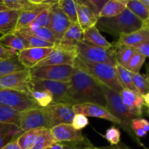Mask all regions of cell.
<instances>
[{
  "label": "cell",
  "instance_id": "1",
  "mask_svg": "<svg viewBox=\"0 0 149 149\" xmlns=\"http://www.w3.org/2000/svg\"><path fill=\"white\" fill-rule=\"evenodd\" d=\"M63 103L75 106L95 103L106 107V100L100 82L87 73L75 68L69 81Z\"/></svg>",
  "mask_w": 149,
  "mask_h": 149
},
{
  "label": "cell",
  "instance_id": "2",
  "mask_svg": "<svg viewBox=\"0 0 149 149\" xmlns=\"http://www.w3.org/2000/svg\"><path fill=\"white\" fill-rule=\"evenodd\" d=\"M143 22L128 9L120 15L112 17H100L96 23L99 31L120 37L122 35L140 30L143 27Z\"/></svg>",
  "mask_w": 149,
  "mask_h": 149
},
{
  "label": "cell",
  "instance_id": "3",
  "mask_svg": "<svg viewBox=\"0 0 149 149\" xmlns=\"http://www.w3.org/2000/svg\"><path fill=\"white\" fill-rule=\"evenodd\" d=\"M74 67L87 73L98 82L110 87L116 93H120L124 89L118 79L116 65L91 63L77 56L74 61Z\"/></svg>",
  "mask_w": 149,
  "mask_h": 149
},
{
  "label": "cell",
  "instance_id": "4",
  "mask_svg": "<svg viewBox=\"0 0 149 149\" xmlns=\"http://www.w3.org/2000/svg\"><path fill=\"white\" fill-rule=\"evenodd\" d=\"M100 84H101L102 90H103L105 97H106V109L113 116L117 118L120 121V126L125 132H127V134L132 138V139L138 143L141 146H144L143 144L141 142L139 138L135 136L131 129L132 120L135 118H137V116L132 112H131V111L124 104L119 93H116L110 87H107L101 83Z\"/></svg>",
  "mask_w": 149,
  "mask_h": 149
},
{
  "label": "cell",
  "instance_id": "5",
  "mask_svg": "<svg viewBox=\"0 0 149 149\" xmlns=\"http://www.w3.org/2000/svg\"><path fill=\"white\" fill-rule=\"evenodd\" d=\"M0 104L9 106L20 113L41 108L27 93L10 89H0Z\"/></svg>",
  "mask_w": 149,
  "mask_h": 149
},
{
  "label": "cell",
  "instance_id": "6",
  "mask_svg": "<svg viewBox=\"0 0 149 149\" xmlns=\"http://www.w3.org/2000/svg\"><path fill=\"white\" fill-rule=\"evenodd\" d=\"M75 67L68 65H46L31 68V78L42 80L68 82L74 74Z\"/></svg>",
  "mask_w": 149,
  "mask_h": 149
},
{
  "label": "cell",
  "instance_id": "7",
  "mask_svg": "<svg viewBox=\"0 0 149 149\" xmlns=\"http://www.w3.org/2000/svg\"><path fill=\"white\" fill-rule=\"evenodd\" d=\"M76 52L77 56L91 63H108L114 66L116 65L112 48L106 50L94 46L82 39L77 46Z\"/></svg>",
  "mask_w": 149,
  "mask_h": 149
},
{
  "label": "cell",
  "instance_id": "8",
  "mask_svg": "<svg viewBox=\"0 0 149 149\" xmlns=\"http://www.w3.org/2000/svg\"><path fill=\"white\" fill-rule=\"evenodd\" d=\"M20 128L23 132L37 128L50 130L47 109L38 108L21 113Z\"/></svg>",
  "mask_w": 149,
  "mask_h": 149
},
{
  "label": "cell",
  "instance_id": "9",
  "mask_svg": "<svg viewBox=\"0 0 149 149\" xmlns=\"http://www.w3.org/2000/svg\"><path fill=\"white\" fill-rule=\"evenodd\" d=\"M30 70L26 68L23 71L0 77V89L15 90L29 94L32 90Z\"/></svg>",
  "mask_w": 149,
  "mask_h": 149
},
{
  "label": "cell",
  "instance_id": "10",
  "mask_svg": "<svg viewBox=\"0 0 149 149\" xmlns=\"http://www.w3.org/2000/svg\"><path fill=\"white\" fill-rule=\"evenodd\" d=\"M57 143L67 142L71 145H88L91 143L80 130L74 129L71 125H60L50 129Z\"/></svg>",
  "mask_w": 149,
  "mask_h": 149
},
{
  "label": "cell",
  "instance_id": "11",
  "mask_svg": "<svg viewBox=\"0 0 149 149\" xmlns=\"http://www.w3.org/2000/svg\"><path fill=\"white\" fill-rule=\"evenodd\" d=\"M31 86L33 90H47L50 92L55 103H63L64 98L69 86V81L63 82L31 78Z\"/></svg>",
  "mask_w": 149,
  "mask_h": 149
},
{
  "label": "cell",
  "instance_id": "12",
  "mask_svg": "<svg viewBox=\"0 0 149 149\" xmlns=\"http://www.w3.org/2000/svg\"><path fill=\"white\" fill-rule=\"evenodd\" d=\"M71 22L66 17L61 7L58 5V2L50 7V23L49 29L53 33L56 44H58L63 36L70 26Z\"/></svg>",
  "mask_w": 149,
  "mask_h": 149
},
{
  "label": "cell",
  "instance_id": "13",
  "mask_svg": "<svg viewBox=\"0 0 149 149\" xmlns=\"http://www.w3.org/2000/svg\"><path fill=\"white\" fill-rule=\"evenodd\" d=\"M49 113L50 129L60 125H71L75 116L73 106L66 103H55L47 108Z\"/></svg>",
  "mask_w": 149,
  "mask_h": 149
},
{
  "label": "cell",
  "instance_id": "14",
  "mask_svg": "<svg viewBox=\"0 0 149 149\" xmlns=\"http://www.w3.org/2000/svg\"><path fill=\"white\" fill-rule=\"evenodd\" d=\"M73 110L75 114H82L86 116L106 119L121 125V122L117 118L113 116L106 107L100 105L95 103H82L73 106Z\"/></svg>",
  "mask_w": 149,
  "mask_h": 149
},
{
  "label": "cell",
  "instance_id": "15",
  "mask_svg": "<svg viewBox=\"0 0 149 149\" xmlns=\"http://www.w3.org/2000/svg\"><path fill=\"white\" fill-rule=\"evenodd\" d=\"M53 48H26L17 53L20 62L28 69L33 68L45 60Z\"/></svg>",
  "mask_w": 149,
  "mask_h": 149
},
{
  "label": "cell",
  "instance_id": "16",
  "mask_svg": "<svg viewBox=\"0 0 149 149\" xmlns=\"http://www.w3.org/2000/svg\"><path fill=\"white\" fill-rule=\"evenodd\" d=\"M77 56L76 52L65 50L55 46L49 55L35 67L60 65H68L74 66V61Z\"/></svg>",
  "mask_w": 149,
  "mask_h": 149
},
{
  "label": "cell",
  "instance_id": "17",
  "mask_svg": "<svg viewBox=\"0 0 149 149\" xmlns=\"http://www.w3.org/2000/svg\"><path fill=\"white\" fill-rule=\"evenodd\" d=\"M32 4L30 7L18 11V19L16 25L15 31H19L22 28L31 23L41 13L46 9L52 7L46 4L44 1H33L31 0Z\"/></svg>",
  "mask_w": 149,
  "mask_h": 149
},
{
  "label": "cell",
  "instance_id": "18",
  "mask_svg": "<svg viewBox=\"0 0 149 149\" xmlns=\"http://www.w3.org/2000/svg\"><path fill=\"white\" fill-rule=\"evenodd\" d=\"M83 30L78 23H72L55 47L68 51L76 52L79 42L83 39Z\"/></svg>",
  "mask_w": 149,
  "mask_h": 149
},
{
  "label": "cell",
  "instance_id": "19",
  "mask_svg": "<svg viewBox=\"0 0 149 149\" xmlns=\"http://www.w3.org/2000/svg\"><path fill=\"white\" fill-rule=\"evenodd\" d=\"M76 3L78 23L83 31L92 26H96L98 18L95 15L88 0H77Z\"/></svg>",
  "mask_w": 149,
  "mask_h": 149
},
{
  "label": "cell",
  "instance_id": "20",
  "mask_svg": "<svg viewBox=\"0 0 149 149\" xmlns=\"http://www.w3.org/2000/svg\"><path fill=\"white\" fill-rule=\"evenodd\" d=\"M124 104L136 116L143 114V109L145 106L143 98L140 93L127 89H123L119 93Z\"/></svg>",
  "mask_w": 149,
  "mask_h": 149
},
{
  "label": "cell",
  "instance_id": "21",
  "mask_svg": "<svg viewBox=\"0 0 149 149\" xmlns=\"http://www.w3.org/2000/svg\"><path fill=\"white\" fill-rule=\"evenodd\" d=\"M83 40L94 46L103 48V49H110L112 48V44L108 42L106 38L100 33L96 26H92L83 32Z\"/></svg>",
  "mask_w": 149,
  "mask_h": 149
},
{
  "label": "cell",
  "instance_id": "22",
  "mask_svg": "<svg viewBox=\"0 0 149 149\" xmlns=\"http://www.w3.org/2000/svg\"><path fill=\"white\" fill-rule=\"evenodd\" d=\"M18 19V11L4 10L0 11V33L7 34L15 31Z\"/></svg>",
  "mask_w": 149,
  "mask_h": 149
},
{
  "label": "cell",
  "instance_id": "23",
  "mask_svg": "<svg viewBox=\"0 0 149 149\" xmlns=\"http://www.w3.org/2000/svg\"><path fill=\"white\" fill-rule=\"evenodd\" d=\"M23 133V130L16 125L0 123V149L17 140Z\"/></svg>",
  "mask_w": 149,
  "mask_h": 149
},
{
  "label": "cell",
  "instance_id": "24",
  "mask_svg": "<svg viewBox=\"0 0 149 149\" xmlns=\"http://www.w3.org/2000/svg\"><path fill=\"white\" fill-rule=\"evenodd\" d=\"M147 41H149V30L145 28H142L140 30L132 32L129 34L121 36L117 43L127 46L133 47Z\"/></svg>",
  "mask_w": 149,
  "mask_h": 149
},
{
  "label": "cell",
  "instance_id": "25",
  "mask_svg": "<svg viewBox=\"0 0 149 149\" xmlns=\"http://www.w3.org/2000/svg\"><path fill=\"white\" fill-rule=\"evenodd\" d=\"M112 50L116 64H119L124 68H126L135 52L132 47L122 45L117 42L112 45Z\"/></svg>",
  "mask_w": 149,
  "mask_h": 149
},
{
  "label": "cell",
  "instance_id": "26",
  "mask_svg": "<svg viewBox=\"0 0 149 149\" xmlns=\"http://www.w3.org/2000/svg\"><path fill=\"white\" fill-rule=\"evenodd\" d=\"M128 0H110L103 6L99 15L100 17H112L120 15L125 9Z\"/></svg>",
  "mask_w": 149,
  "mask_h": 149
},
{
  "label": "cell",
  "instance_id": "27",
  "mask_svg": "<svg viewBox=\"0 0 149 149\" xmlns=\"http://www.w3.org/2000/svg\"><path fill=\"white\" fill-rule=\"evenodd\" d=\"M17 31L30 35V36H35V37L38 38V39L50 42V43L54 44V45L56 44V41H55V37H54L53 33H52L49 28L39 27L32 29V28H29L28 26H25V27L22 28V29H20Z\"/></svg>",
  "mask_w": 149,
  "mask_h": 149
},
{
  "label": "cell",
  "instance_id": "28",
  "mask_svg": "<svg viewBox=\"0 0 149 149\" xmlns=\"http://www.w3.org/2000/svg\"><path fill=\"white\" fill-rule=\"evenodd\" d=\"M20 119L21 113L9 106L0 104V123L14 125L20 127Z\"/></svg>",
  "mask_w": 149,
  "mask_h": 149
},
{
  "label": "cell",
  "instance_id": "29",
  "mask_svg": "<svg viewBox=\"0 0 149 149\" xmlns=\"http://www.w3.org/2000/svg\"><path fill=\"white\" fill-rule=\"evenodd\" d=\"M46 129L37 128L25 132L17 139V145L20 149H31L35 143L39 135Z\"/></svg>",
  "mask_w": 149,
  "mask_h": 149
},
{
  "label": "cell",
  "instance_id": "30",
  "mask_svg": "<svg viewBox=\"0 0 149 149\" xmlns=\"http://www.w3.org/2000/svg\"><path fill=\"white\" fill-rule=\"evenodd\" d=\"M14 33L20 38L26 48H53L55 47L54 44L43 41L35 36H30L17 31H14Z\"/></svg>",
  "mask_w": 149,
  "mask_h": 149
},
{
  "label": "cell",
  "instance_id": "31",
  "mask_svg": "<svg viewBox=\"0 0 149 149\" xmlns=\"http://www.w3.org/2000/svg\"><path fill=\"white\" fill-rule=\"evenodd\" d=\"M0 45L17 52L26 49L20 38L18 37L14 32L2 35L0 37Z\"/></svg>",
  "mask_w": 149,
  "mask_h": 149
},
{
  "label": "cell",
  "instance_id": "32",
  "mask_svg": "<svg viewBox=\"0 0 149 149\" xmlns=\"http://www.w3.org/2000/svg\"><path fill=\"white\" fill-rule=\"evenodd\" d=\"M28 95H29L41 108H47L55 104L52 95L47 90H31Z\"/></svg>",
  "mask_w": 149,
  "mask_h": 149
},
{
  "label": "cell",
  "instance_id": "33",
  "mask_svg": "<svg viewBox=\"0 0 149 149\" xmlns=\"http://www.w3.org/2000/svg\"><path fill=\"white\" fill-rule=\"evenodd\" d=\"M24 69H26V68L20 62L17 57L13 59L0 60V77Z\"/></svg>",
  "mask_w": 149,
  "mask_h": 149
},
{
  "label": "cell",
  "instance_id": "34",
  "mask_svg": "<svg viewBox=\"0 0 149 149\" xmlns=\"http://www.w3.org/2000/svg\"><path fill=\"white\" fill-rule=\"evenodd\" d=\"M116 68L118 79H119V81L122 87L124 89H127V90H132V91L135 92V93H139L137 90L135 84H134L133 81H132V73L130 72L128 70H127L124 67L121 66L119 64H116Z\"/></svg>",
  "mask_w": 149,
  "mask_h": 149
},
{
  "label": "cell",
  "instance_id": "35",
  "mask_svg": "<svg viewBox=\"0 0 149 149\" xmlns=\"http://www.w3.org/2000/svg\"><path fill=\"white\" fill-rule=\"evenodd\" d=\"M127 9L132 12L135 16L146 22L149 19V10L141 0H130L127 4Z\"/></svg>",
  "mask_w": 149,
  "mask_h": 149
},
{
  "label": "cell",
  "instance_id": "36",
  "mask_svg": "<svg viewBox=\"0 0 149 149\" xmlns=\"http://www.w3.org/2000/svg\"><path fill=\"white\" fill-rule=\"evenodd\" d=\"M58 4L71 23H78L77 3L74 0H60Z\"/></svg>",
  "mask_w": 149,
  "mask_h": 149
},
{
  "label": "cell",
  "instance_id": "37",
  "mask_svg": "<svg viewBox=\"0 0 149 149\" xmlns=\"http://www.w3.org/2000/svg\"><path fill=\"white\" fill-rule=\"evenodd\" d=\"M57 143L50 130L46 129L40 135L31 149H46Z\"/></svg>",
  "mask_w": 149,
  "mask_h": 149
},
{
  "label": "cell",
  "instance_id": "38",
  "mask_svg": "<svg viewBox=\"0 0 149 149\" xmlns=\"http://www.w3.org/2000/svg\"><path fill=\"white\" fill-rule=\"evenodd\" d=\"M131 129L137 138H143L149 132V122L145 119L135 118L131 122Z\"/></svg>",
  "mask_w": 149,
  "mask_h": 149
},
{
  "label": "cell",
  "instance_id": "39",
  "mask_svg": "<svg viewBox=\"0 0 149 149\" xmlns=\"http://www.w3.org/2000/svg\"><path fill=\"white\" fill-rule=\"evenodd\" d=\"M146 58V57L135 50L132 58L130 60L129 63L125 68L128 70L130 72L138 74L140 73V70L141 69L143 65L145 63Z\"/></svg>",
  "mask_w": 149,
  "mask_h": 149
},
{
  "label": "cell",
  "instance_id": "40",
  "mask_svg": "<svg viewBox=\"0 0 149 149\" xmlns=\"http://www.w3.org/2000/svg\"><path fill=\"white\" fill-rule=\"evenodd\" d=\"M132 79L137 90L141 95H144L149 93V82L145 75L140 73H132Z\"/></svg>",
  "mask_w": 149,
  "mask_h": 149
},
{
  "label": "cell",
  "instance_id": "41",
  "mask_svg": "<svg viewBox=\"0 0 149 149\" xmlns=\"http://www.w3.org/2000/svg\"><path fill=\"white\" fill-rule=\"evenodd\" d=\"M50 7L44 10L37 16L36 19L28 25L29 28H39V27H46L49 28V23H50Z\"/></svg>",
  "mask_w": 149,
  "mask_h": 149
},
{
  "label": "cell",
  "instance_id": "42",
  "mask_svg": "<svg viewBox=\"0 0 149 149\" xmlns=\"http://www.w3.org/2000/svg\"><path fill=\"white\" fill-rule=\"evenodd\" d=\"M1 4L10 10H24L32 4L31 0H2Z\"/></svg>",
  "mask_w": 149,
  "mask_h": 149
},
{
  "label": "cell",
  "instance_id": "43",
  "mask_svg": "<svg viewBox=\"0 0 149 149\" xmlns=\"http://www.w3.org/2000/svg\"><path fill=\"white\" fill-rule=\"evenodd\" d=\"M103 137L111 144V146L118 145L121 140L120 130L115 126L111 127L106 130V134L103 135Z\"/></svg>",
  "mask_w": 149,
  "mask_h": 149
},
{
  "label": "cell",
  "instance_id": "44",
  "mask_svg": "<svg viewBox=\"0 0 149 149\" xmlns=\"http://www.w3.org/2000/svg\"><path fill=\"white\" fill-rule=\"evenodd\" d=\"M89 125V120L87 117L82 114H75L73 118L71 125L74 129L81 131Z\"/></svg>",
  "mask_w": 149,
  "mask_h": 149
},
{
  "label": "cell",
  "instance_id": "45",
  "mask_svg": "<svg viewBox=\"0 0 149 149\" xmlns=\"http://www.w3.org/2000/svg\"><path fill=\"white\" fill-rule=\"evenodd\" d=\"M89 4L91 6L95 15L97 18H99V15L103 9V6L107 2V0H88Z\"/></svg>",
  "mask_w": 149,
  "mask_h": 149
},
{
  "label": "cell",
  "instance_id": "46",
  "mask_svg": "<svg viewBox=\"0 0 149 149\" xmlns=\"http://www.w3.org/2000/svg\"><path fill=\"white\" fill-rule=\"evenodd\" d=\"M18 52L13 49L5 48L0 45V60H9L17 58Z\"/></svg>",
  "mask_w": 149,
  "mask_h": 149
},
{
  "label": "cell",
  "instance_id": "47",
  "mask_svg": "<svg viewBox=\"0 0 149 149\" xmlns=\"http://www.w3.org/2000/svg\"><path fill=\"white\" fill-rule=\"evenodd\" d=\"M132 47L133 48L134 50L140 52L141 54L143 55L144 56L149 58V41L138 44V45Z\"/></svg>",
  "mask_w": 149,
  "mask_h": 149
},
{
  "label": "cell",
  "instance_id": "48",
  "mask_svg": "<svg viewBox=\"0 0 149 149\" xmlns=\"http://www.w3.org/2000/svg\"><path fill=\"white\" fill-rule=\"evenodd\" d=\"M92 149H131L125 144L119 143L116 146H104V147H95L94 146L91 145Z\"/></svg>",
  "mask_w": 149,
  "mask_h": 149
},
{
  "label": "cell",
  "instance_id": "49",
  "mask_svg": "<svg viewBox=\"0 0 149 149\" xmlns=\"http://www.w3.org/2000/svg\"><path fill=\"white\" fill-rule=\"evenodd\" d=\"M91 143L85 145L84 146H80L79 145H71V144H64V149H92Z\"/></svg>",
  "mask_w": 149,
  "mask_h": 149
},
{
  "label": "cell",
  "instance_id": "50",
  "mask_svg": "<svg viewBox=\"0 0 149 149\" xmlns=\"http://www.w3.org/2000/svg\"><path fill=\"white\" fill-rule=\"evenodd\" d=\"M1 149H20V148H19L18 145H17V140H15V141H13V142L6 145L5 146L3 147Z\"/></svg>",
  "mask_w": 149,
  "mask_h": 149
},
{
  "label": "cell",
  "instance_id": "51",
  "mask_svg": "<svg viewBox=\"0 0 149 149\" xmlns=\"http://www.w3.org/2000/svg\"><path fill=\"white\" fill-rule=\"evenodd\" d=\"M46 149H64V144L60 143H57L48 147V148Z\"/></svg>",
  "mask_w": 149,
  "mask_h": 149
},
{
  "label": "cell",
  "instance_id": "52",
  "mask_svg": "<svg viewBox=\"0 0 149 149\" xmlns=\"http://www.w3.org/2000/svg\"><path fill=\"white\" fill-rule=\"evenodd\" d=\"M143 98L144 103H145V106H149V93H146L144 95H142Z\"/></svg>",
  "mask_w": 149,
  "mask_h": 149
},
{
  "label": "cell",
  "instance_id": "53",
  "mask_svg": "<svg viewBox=\"0 0 149 149\" xmlns=\"http://www.w3.org/2000/svg\"><path fill=\"white\" fill-rule=\"evenodd\" d=\"M146 78L148 79V82H149V63H148L146 65Z\"/></svg>",
  "mask_w": 149,
  "mask_h": 149
},
{
  "label": "cell",
  "instance_id": "54",
  "mask_svg": "<svg viewBox=\"0 0 149 149\" xmlns=\"http://www.w3.org/2000/svg\"><path fill=\"white\" fill-rule=\"evenodd\" d=\"M143 28H145V29H148V30H149V19L148 20H146V22H144L143 27Z\"/></svg>",
  "mask_w": 149,
  "mask_h": 149
},
{
  "label": "cell",
  "instance_id": "55",
  "mask_svg": "<svg viewBox=\"0 0 149 149\" xmlns=\"http://www.w3.org/2000/svg\"><path fill=\"white\" fill-rule=\"evenodd\" d=\"M4 10H8V9L7 8V7H5V6L3 5L2 4H1V2L0 3V11H4Z\"/></svg>",
  "mask_w": 149,
  "mask_h": 149
},
{
  "label": "cell",
  "instance_id": "56",
  "mask_svg": "<svg viewBox=\"0 0 149 149\" xmlns=\"http://www.w3.org/2000/svg\"><path fill=\"white\" fill-rule=\"evenodd\" d=\"M147 113L149 114V106H147Z\"/></svg>",
  "mask_w": 149,
  "mask_h": 149
},
{
  "label": "cell",
  "instance_id": "57",
  "mask_svg": "<svg viewBox=\"0 0 149 149\" xmlns=\"http://www.w3.org/2000/svg\"><path fill=\"white\" fill-rule=\"evenodd\" d=\"M144 147V146H143ZM144 148H145L146 149H149V148H146V147H144Z\"/></svg>",
  "mask_w": 149,
  "mask_h": 149
}]
</instances>
